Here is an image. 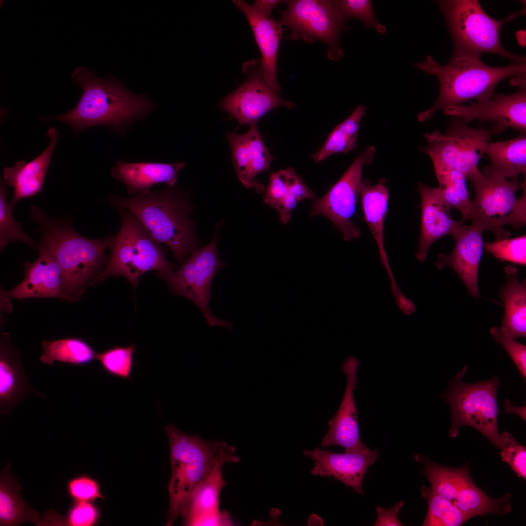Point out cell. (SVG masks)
<instances>
[{
	"instance_id": "6da1fadb",
	"label": "cell",
	"mask_w": 526,
	"mask_h": 526,
	"mask_svg": "<svg viewBox=\"0 0 526 526\" xmlns=\"http://www.w3.org/2000/svg\"><path fill=\"white\" fill-rule=\"evenodd\" d=\"M31 218L40 225L38 247L48 251L60 265L62 290L77 300L102 272L108 259L105 253L113 236L91 239L77 232L67 222L49 217L38 207H30Z\"/></svg>"
},
{
	"instance_id": "7a4b0ae2",
	"label": "cell",
	"mask_w": 526,
	"mask_h": 526,
	"mask_svg": "<svg viewBox=\"0 0 526 526\" xmlns=\"http://www.w3.org/2000/svg\"><path fill=\"white\" fill-rule=\"evenodd\" d=\"M72 78L83 89L78 102L70 111L47 118L68 124L75 133L101 125L122 132L153 108L150 99L133 94L112 79L98 78L85 68H77Z\"/></svg>"
},
{
	"instance_id": "3957f363",
	"label": "cell",
	"mask_w": 526,
	"mask_h": 526,
	"mask_svg": "<svg viewBox=\"0 0 526 526\" xmlns=\"http://www.w3.org/2000/svg\"><path fill=\"white\" fill-rule=\"evenodd\" d=\"M108 200L118 209L132 213L156 243L170 248L179 262L183 263L188 253L196 249L188 203L173 189L150 190L127 197L110 195Z\"/></svg>"
},
{
	"instance_id": "277c9868",
	"label": "cell",
	"mask_w": 526,
	"mask_h": 526,
	"mask_svg": "<svg viewBox=\"0 0 526 526\" xmlns=\"http://www.w3.org/2000/svg\"><path fill=\"white\" fill-rule=\"evenodd\" d=\"M415 65L427 74L435 75L440 84L438 99L431 109L418 115L420 121L431 118L439 110L471 99L477 102L488 99L499 82L509 76L526 75V63L492 67L483 63L480 57H451L447 65H442L428 56L425 61Z\"/></svg>"
},
{
	"instance_id": "5b68a950",
	"label": "cell",
	"mask_w": 526,
	"mask_h": 526,
	"mask_svg": "<svg viewBox=\"0 0 526 526\" xmlns=\"http://www.w3.org/2000/svg\"><path fill=\"white\" fill-rule=\"evenodd\" d=\"M118 210L121 219L120 229L113 236L105 268L91 284L110 276H121L135 288L140 277L151 270L157 271L158 276L167 280L176 266L166 259V251L132 213L124 209Z\"/></svg>"
},
{
	"instance_id": "8992f818",
	"label": "cell",
	"mask_w": 526,
	"mask_h": 526,
	"mask_svg": "<svg viewBox=\"0 0 526 526\" xmlns=\"http://www.w3.org/2000/svg\"><path fill=\"white\" fill-rule=\"evenodd\" d=\"M475 192L471 225L482 231H490L496 240L508 238L510 225L519 229L526 223V181L519 185L518 178L508 181L493 173L481 172L470 179Z\"/></svg>"
},
{
	"instance_id": "52a82bcc",
	"label": "cell",
	"mask_w": 526,
	"mask_h": 526,
	"mask_svg": "<svg viewBox=\"0 0 526 526\" xmlns=\"http://www.w3.org/2000/svg\"><path fill=\"white\" fill-rule=\"evenodd\" d=\"M467 369L465 366L457 373L451 380L448 390L442 395L451 411L450 436L457 437L460 427L469 426L502 450L508 443L516 441L510 433L503 432L500 434L498 432L497 418L500 411L497 397L500 380L494 376L480 382L465 383L462 378Z\"/></svg>"
},
{
	"instance_id": "ba28073f",
	"label": "cell",
	"mask_w": 526,
	"mask_h": 526,
	"mask_svg": "<svg viewBox=\"0 0 526 526\" xmlns=\"http://www.w3.org/2000/svg\"><path fill=\"white\" fill-rule=\"evenodd\" d=\"M453 41L451 57H480L485 53L507 57L518 63H526V57L507 51L502 45L500 31L503 24L522 12L499 20L488 16L476 0L438 1Z\"/></svg>"
},
{
	"instance_id": "9c48e42d",
	"label": "cell",
	"mask_w": 526,
	"mask_h": 526,
	"mask_svg": "<svg viewBox=\"0 0 526 526\" xmlns=\"http://www.w3.org/2000/svg\"><path fill=\"white\" fill-rule=\"evenodd\" d=\"M415 459L423 464L421 473L434 491L470 518L489 514H506L511 511L510 494L506 493L498 498L487 495L473 483L468 465L459 468L444 467L420 453L415 455Z\"/></svg>"
},
{
	"instance_id": "30bf717a",
	"label": "cell",
	"mask_w": 526,
	"mask_h": 526,
	"mask_svg": "<svg viewBox=\"0 0 526 526\" xmlns=\"http://www.w3.org/2000/svg\"><path fill=\"white\" fill-rule=\"evenodd\" d=\"M286 7L280 12L279 21L291 30L290 38L307 43L319 40L328 47V57L338 61L344 52L339 43L341 32L347 29L336 0H292L284 1Z\"/></svg>"
},
{
	"instance_id": "8fae6325",
	"label": "cell",
	"mask_w": 526,
	"mask_h": 526,
	"mask_svg": "<svg viewBox=\"0 0 526 526\" xmlns=\"http://www.w3.org/2000/svg\"><path fill=\"white\" fill-rule=\"evenodd\" d=\"M492 128L469 127L456 117L445 133L435 131L424 135L429 142L422 150L431 157L433 165H441L462 172L467 179L480 171L478 165L491 136Z\"/></svg>"
},
{
	"instance_id": "7c38bea8",
	"label": "cell",
	"mask_w": 526,
	"mask_h": 526,
	"mask_svg": "<svg viewBox=\"0 0 526 526\" xmlns=\"http://www.w3.org/2000/svg\"><path fill=\"white\" fill-rule=\"evenodd\" d=\"M376 149L368 146L355 158L352 164L322 198L314 203L312 216L321 215L331 220L349 241L360 237L359 227L351 220L362 183V172L365 165L372 163Z\"/></svg>"
},
{
	"instance_id": "4fadbf2b",
	"label": "cell",
	"mask_w": 526,
	"mask_h": 526,
	"mask_svg": "<svg viewBox=\"0 0 526 526\" xmlns=\"http://www.w3.org/2000/svg\"><path fill=\"white\" fill-rule=\"evenodd\" d=\"M243 70L247 76L245 81L218 104L240 125H256L261 117L275 108L292 109L295 107L293 101L282 98L268 83L261 59L245 62Z\"/></svg>"
},
{
	"instance_id": "5bb4252c",
	"label": "cell",
	"mask_w": 526,
	"mask_h": 526,
	"mask_svg": "<svg viewBox=\"0 0 526 526\" xmlns=\"http://www.w3.org/2000/svg\"><path fill=\"white\" fill-rule=\"evenodd\" d=\"M526 84L511 95L494 94L491 98L470 105L449 106L444 113L462 119L466 123L477 119L480 122L493 123L496 134L511 128L526 133Z\"/></svg>"
},
{
	"instance_id": "9a60e30c",
	"label": "cell",
	"mask_w": 526,
	"mask_h": 526,
	"mask_svg": "<svg viewBox=\"0 0 526 526\" xmlns=\"http://www.w3.org/2000/svg\"><path fill=\"white\" fill-rule=\"evenodd\" d=\"M170 451L171 475L168 486L169 508L166 525L169 526L179 517L185 516L195 494L221 458L215 462L201 463L179 448L170 447Z\"/></svg>"
},
{
	"instance_id": "2e32d148",
	"label": "cell",
	"mask_w": 526,
	"mask_h": 526,
	"mask_svg": "<svg viewBox=\"0 0 526 526\" xmlns=\"http://www.w3.org/2000/svg\"><path fill=\"white\" fill-rule=\"evenodd\" d=\"M304 455L314 462L312 474L332 476L363 495L362 483L368 468L378 458L379 450H363L337 453L319 449H304Z\"/></svg>"
},
{
	"instance_id": "e0dca14e",
	"label": "cell",
	"mask_w": 526,
	"mask_h": 526,
	"mask_svg": "<svg viewBox=\"0 0 526 526\" xmlns=\"http://www.w3.org/2000/svg\"><path fill=\"white\" fill-rule=\"evenodd\" d=\"M358 368V360L354 357H348L341 365V370L347 378L346 386L339 407L329 420L328 431L321 441V446L324 448L338 446L345 448V451L368 448L360 439L354 397Z\"/></svg>"
},
{
	"instance_id": "ac0fdd59",
	"label": "cell",
	"mask_w": 526,
	"mask_h": 526,
	"mask_svg": "<svg viewBox=\"0 0 526 526\" xmlns=\"http://www.w3.org/2000/svg\"><path fill=\"white\" fill-rule=\"evenodd\" d=\"M418 193L421 198V221L416 257L424 262L433 243L446 235L452 236L464 225L461 220L456 221L451 216V208L438 188H431L420 183Z\"/></svg>"
},
{
	"instance_id": "d6986e66",
	"label": "cell",
	"mask_w": 526,
	"mask_h": 526,
	"mask_svg": "<svg viewBox=\"0 0 526 526\" xmlns=\"http://www.w3.org/2000/svg\"><path fill=\"white\" fill-rule=\"evenodd\" d=\"M38 249V258L33 263H25L22 281L2 293L4 299L51 298L76 301L63 292L62 270L56 259L44 249L39 247Z\"/></svg>"
},
{
	"instance_id": "ffe728a7",
	"label": "cell",
	"mask_w": 526,
	"mask_h": 526,
	"mask_svg": "<svg viewBox=\"0 0 526 526\" xmlns=\"http://www.w3.org/2000/svg\"><path fill=\"white\" fill-rule=\"evenodd\" d=\"M482 233L478 228L464 225L453 236L455 245L451 253L438 255L436 266L451 267L466 286L468 294L475 299L479 297L478 276L479 263L483 249Z\"/></svg>"
},
{
	"instance_id": "44dd1931",
	"label": "cell",
	"mask_w": 526,
	"mask_h": 526,
	"mask_svg": "<svg viewBox=\"0 0 526 526\" xmlns=\"http://www.w3.org/2000/svg\"><path fill=\"white\" fill-rule=\"evenodd\" d=\"M245 15L260 49L263 69L269 85L280 92L277 81V55L283 31L282 24L242 0L233 1Z\"/></svg>"
},
{
	"instance_id": "7402d4cb",
	"label": "cell",
	"mask_w": 526,
	"mask_h": 526,
	"mask_svg": "<svg viewBox=\"0 0 526 526\" xmlns=\"http://www.w3.org/2000/svg\"><path fill=\"white\" fill-rule=\"evenodd\" d=\"M47 135L50 140L49 144L38 156L29 162L20 161L13 167L4 169L5 183L14 189L10 202L13 207L20 200L32 197L42 191L47 170L59 139L58 132L54 128H50Z\"/></svg>"
},
{
	"instance_id": "603a6c76",
	"label": "cell",
	"mask_w": 526,
	"mask_h": 526,
	"mask_svg": "<svg viewBox=\"0 0 526 526\" xmlns=\"http://www.w3.org/2000/svg\"><path fill=\"white\" fill-rule=\"evenodd\" d=\"M9 336H1L0 346V412L10 413L16 405L31 393L43 397L29 384L24 370L21 355L9 343Z\"/></svg>"
},
{
	"instance_id": "cb8c5ba5",
	"label": "cell",
	"mask_w": 526,
	"mask_h": 526,
	"mask_svg": "<svg viewBox=\"0 0 526 526\" xmlns=\"http://www.w3.org/2000/svg\"><path fill=\"white\" fill-rule=\"evenodd\" d=\"M186 162L163 163L158 162H116L111 170V176L123 183L131 196L150 191L155 185L165 183L173 186L177 175Z\"/></svg>"
},
{
	"instance_id": "d4e9b609",
	"label": "cell",
	"mask_w": 526,
	"mask_h": 526,
	"mask_svg": "<svg viewBox=\"0 0 526 526\" xmlns=\"http://www.w3.org/2000/svg\"><path fill=\"white\" fill-rule=\"evenodd\" d=\"M364 219L376 242L380 260L386 269L392 284H396L385 250L384 229L388 211L389 190L385 180L376 184L368 179L363 181L360 192Z\"/></svg>"
},
{
	"instance_id": "484cf974",
	"label": "cell",
	"mask_w": 526,
	"mask_h": 526,
	"mask_svg": "<svg viewBox=\"0 0 526 526\" xmlns=\"http://www.w3.org/2000/svg\"><path fill=\"white\" fill-rule=\"evenodd\" d=\"M195 267L196 305L203 313L208 325L224 327L231 331V323L215 317L211 312L209 303L211 299V285L218 270L225 264L218 256L216 239L201 249H196L191 252Z\"/></svg>"
},
{
	"instance_id": "4316f807",
	"label": "cell",
	"mask_w": 526,
	"mask_h": 526,
	"mask_svg": "<svg viewBox=\"0 0 526 526\" xmlns=\"http://www.w3.org/2000/svg\"><path fill=\"white\" fill-rule=\"evenodd\" d=\"M507 282L500 289L505 305L502 327L515 339L526 336V283L517 278V269L508 265L505 268Z\"/></svg>"
},
{
	"instance_id": "83f0119b",
	"label": "cell",
	"mask_w": 526,
	"mask_h": 526,
	"mask_svg": "<svg viewBox=\"0 0 526 526\" xmlns=\"http://www.w3.org/2000/svg\"><path fill=\"white\" fill-rule=\"evenodd\" d=\"M485 153L490 164L483 169V172L495 173L506 178H518L520 174L526 176V133L505 141H491Z\"/></svg>"
},
{
	"instance_id": "f1b7e54d",
	"label": "cell",
	"mask_w": 526,
	"mask_h": 526,
	"mask_svg": "<svg viewBox=\"0 0 526 526\" xmlns=\"http://www.w3.org/2000/svg\"><path fill=\"white\" fill-rule=\"evenodd\" d=\"M235 449L222 455L203 481L191 501L188 509L185 525L191 526L200 516L220 510L219 496L225 485L222 467L226 463H237L239 458L234 454Z\"/></svg>"
},
{
	"instance_id": "f546056e",
	"label": "cell",
	"mask_w": 526,
	"mask_h": 526,
	"mask_svg": "<svg viewBox=\"0 0 526 526\" xmlns=\"http://www.w3.org/2000/svg\"><path fill=\"white\" fill-rule=\"evenodd\" d=\"M10 468L7 463L0 474V526H19L26 521L37 523L40 514L20 496L19 485Z\"/></svg>"
},
{
	"instance_id": "4dcf8cb0",
	"label": "cell",
	"mask_w": 526,
	"mask_h": 526,
	"mask_svg": "<svg viewBox=\"0 0 526 526\" xmlns=\"http://www.w3.org/2000/svg\"><path fill=\"white\" fill-rule=\"evenodd\" d=\"M40 361L52 365L55 361L75 366L89 364L96 359L94 349L84 340L66 338L57 340H43Z\"/></svg>"
},
{
	"instance_id": "1f68e13d",
	"label": "cell",
	"mask_w": 526,
	"mask_h": 526,
	"mask_svg": "<svg viewBox=\"0 0 526 526\" xmlns=\"http://www.w3.org/2000/svg\"><path fill=\"white\" fill-rule=\"evenodd\" d=\"M366 110L364 105H358L347 118L336 127L322 147L312 155L316 162L334 154L346 153L356 147L360 123L366 113Z\"/></svg>"
},
{
	"instance_id": "d6a6232c",
	"label": "cell",
	"mask_w": 526,
	"mask_h": 526,
	"mask_svg": "<svg viewBox=\"0 0 526 526\" xmlns=\"http://www.w3.org/2000/svg\"><path fill=\"white\" fill-rule=\"evenodd\" d=\"M439 187L444 199L450 208H455L462 213L463 222L471 220L472 202L468 191L467 178L461 172L441 165H434Z\"/></svg>"
},
{
	"instance_id": "836d02e7",
	"label": "cell",
	"mask_w": 526,
	"mask_h": 526,
	"mask_svg": "<svg viewBox=\"0 0 526 526\" xmlns=\"http://www.w3.org/2000/svg\"><path fill=\"white\" fill-rule=\"evenodd\" d=\"M421 495L428 507L423 526H459L470 518L446 498L437 494L431 487L423 486Z\"/></svg>"
},
{
	"instance_id": "e575fe53",
	"label": "cell",
	"mask_w": 526,
	"mask_h": 526,
	"mask_svg": "<svg viewBox=\"0 0 526 526\" xmlns=\"http://www.w3.org/2000/svg\"><path fill=\"white\" fill-rule=\"evenodd\" d=\"M99 513L97 508L89 502H73L66 515L63 516L53 510L44 513L40 520L42 526H91L96 523Z\"/></svg>"
},
{
	"instance_id": "d590c367",
	"label": "cell",
	"mask_w": 526,
	"mask_h": 526,
	"mask_svg": "<svg viewBox=\"0 0 526 526\" xmlns=\"http://www.w3.org/2000/svg\"><path fill=\"white\" fill-rule=\"evenodd\" d=\"M135 351L136 347L133 344L129 346H115L97 353L96 359L109 375L132 380Z\"/></svg>"
},
{
	"instance_id": "8d00e7d4",
	"label": "cell",
	"mask_w": 526,
	"mask_h": 526,
	"mask_svg": "<svg viewBox=\"0 0 526 526\" xmlns=\"http://www.w3.org/2000/svg\"><path fill=\"white\" fill-rule=\"evenodd\" d=\"M226 136L238 179L246 188H253L258 193L262 192L265 189L264 186L251 177L249 150L244 133L227 132Z\"/></svg>"
},
{
	"instance_id": "74e56055",
	"label": "cell",
	"mask_w": 526,
	"mask_h": 526,
	"mask_svg": "<svg viewBox=\"0 0 526 526\" xmlns=\"http://www.w3.org/2000/svg\"><path fill=\"white\" fill-rule=\"evenodd\" d=\"M7 190L3 183L0 186V248L3 250L8 243L21 241L33 246L34 241L22 229V224L12 215L13 207L7 200Z\"/></svg>"
},
{
	"instance_id": "f35d334b",
	"label": "cell",
	"mask_w": 526,
	"mask_h": 526,
	"mask_svg": "<svg viewBox=\"0 0 526 526\" xmlns=\"http://www.w3.org/2000/svg\"><path fill=\"white\" fill-rule=\"evenodd\" d=\"M483 248L501 262H509L520 265L526 264V236L483 243Z\"/></svg>"
},
{
	"instance_id": "ab89813d",
	"label": "cell",
	"mask_w": 526,
	"mask_h": 526,
	"mask_svg": "<svg viewBox=\"0 0 526 526\" xmlns=\"http://www.w3.org/2000/svg\"><path fill=\"white\" fill-rule=\"evenodd\" d=\"M338 9L344 19H357L364 24L366 28L373 27L378 33L386 32L385 26L376 20L373 11L372 1L368 0H336Z\"/></svg>"
},
{
	"instance_id": "60d3db41",
	"label": "cell",
	"mask_w": 526,
	"mask_h": 526,
	"mask_svg": "<svg viewBox=\"0 0 526 526\" xmlns=\"http://www.w3.org/2000/svg\"><path fill=\"white\" fill-rule=\"evenodd\" d=\"M195 267L191 255L178 269L173 271L167 281L171 291L186 297L195 304L197 298L195 291Z\"/></svg>"
},
{
	"instance_id": "b9f144b4",
	"label": "cell",
	"mask_w": 526,
	"mask_h": 526,
	"mask_svg": "<svg viewBox=\"0 0 526 526\" xmlns=\"http://www.w3.org/2000/svg\"><path fill=\"white\" fill-rule=\"evenodd\" d=\"M244 134L249 150L250 175L255 180L257 175L267 170L272 156L263 142L256 125L250 126Z\"/></svg>"
},
{
	"instance_id": "7bdbcfd3",
	"label": "cell",
	"mask_w": 526,
	"mask_h": 526,
	"mask_svg": "<svg viewBox=\"0 0 526 526\" xmlns=\"http://www.w3.org/2000/svg\"><path fill=\"white\" fill-rule=\"evenodd\" d=\"M297 175L295 171L289 168L271 173L263 196L264 203L277 210Z\"/></svg>"
},
{
	"instance_id": "ee69618b",
	"label": "cell",
	"mask_w": 526,
	"mask_h": 526,
	"mask_svg": "<svg viewBox=\"0 0 526 526\" xmlns=\"http://www.w3.org/2000/svg\"><path fill=\"white\" fill-rule=\"evenodd\" d=\"M68 496L73 502H90L98 498L104 499L98 483L85 475L70 479L66 485Z\"/></svg>"
},
{
	"instance_id": "f6af8a7d",
	"label": "cell",
	"mask_w": 526,
	"mask_h": 526,
	"mask_svg": "<svg viewBox=\"0 0 526 526\" xmlns=\"http://www.w3.org/2000/svg\"><path fill=\"white\" fill-rule=\"evenodd\" d=\"M496 341L501 344L510 356L524 378L526 377V347L516 342L501 326L490 329Z\"/></svg>"
},
{
	"instance_id": "bcb514c9",
	"label": "cell",
	"mask_w": 526,
	"mask_h": 526,
	"mask_svg": "<svg viewBox=\"0 0 526 526\" xmlns=\"http://www.w3.org/2000/svg\"><path fill=\"white\" fill-rule=\"evenodd\" d=\"M500 455L502 461L507 463L517 476L526 478V447L516 442L508 443L502 450Z\"/></svg>"
},
{
	"instance_id": "7dc6e473",
	"label": "cell",
	"mask_w": 526,
	"mask_h": 526,
	"mask_svg": "<svg viewBox=\"0 0 526 526\" xmlns=\"http://www.w3.org/2000/svg\"><path fill=\"white\" fill-rule=\"evenodd\" d=\"M403 506L404 503L400 501L389 509L382 508L379 506L376 507V510L377 513V517L374 526H404L398 518V515Z\"/></svg>"
},
{
	"instance_id": "c3c4849f",
	"label": "cell",
	"mask_w": 526,
	"mask_h": 526,
	"mask_svg": "<svg viewBox=\"0 0 526 526\" xmlns=\"http://www.w3.org/2000/svg\"><path fill=\"white\" fill-rule=\"evenodd\" d=\"M233 523L225 511L220 510L201 516L191 526H231Z\"/></svg>"
},
{
	"instance_id": "681fc988",
	"label": "cell",
	"mask_w": 526,
	"mask_h": 526,
	"mask_svg": "<svg viewBox=\"0 0 526 526\" xmlns=\"http://www.w3.org/2000/svg\"><path fill=\"white\" fill-rule=\"evenodd\" d=\"M288 193L294 196L299 202L305 199L315 198V193L304 184L298 174L292 182Z\"/></svg>"
},
{
	"instance_id": "f907efd6",
	"label": "cell",
	"mask_w": 526,
	"mask_h": 526,
	"mask_svg": "<svg viewBox=\"0 0 526 526\" xmlns=\"http://www.w3.org/2000/svg\"><path fill=\"white\" fill-rule=\"evenodd\" d=\"M299 203L294 196L288 192L277 209L282 223L286 224L290 221L291 213Z\"/></svg>"
},
{
	"instance_id": "816d5d0a",
	"label": "cell",
	"mask_w": 526,
	"mask_h": 526,
	"mask_svg": "<svg viewBox=\"0 0 526 526\" xmlns=\"http://www.w3.org/2000/svg\"><path fill=\"white\" fill-rule=\"evenodd\" d=\"M282 1L278 0H257L253 4L262 12L270 16L274 8Z\"/></svg>"
},
{
	"instance_id": "f5cc1de1",
	"label": "cell",
	"mask_w": 526,
	"mask_h": 526,
	"mask_svg": "<svg viewBox=\"0 0 526 526\" xmlns=\"http://www.w3.org/2000/svg\"><path fill=\"white\" fill-rule=\"evenodd\" d=\"M504 406L506 412L515 413L526 420V406H516L512 404L507 399L505 400Z\"/></svg>"
}]
</instances>
